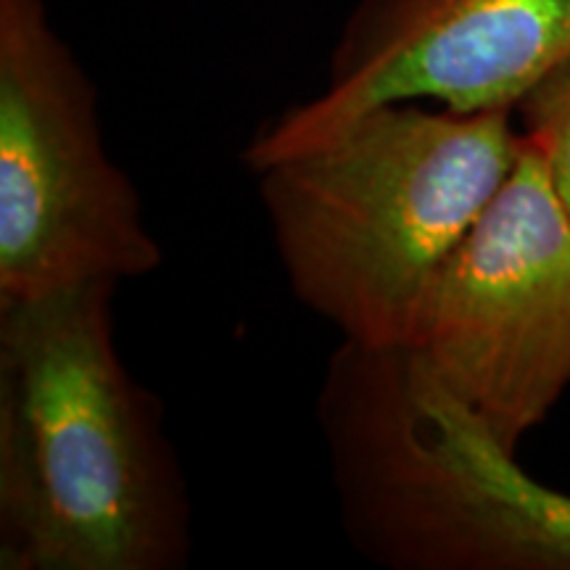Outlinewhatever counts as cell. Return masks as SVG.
I'll list each match as a JSON object with an SVG mask.
<instances>
[{
  "instance_id": "obj_1",
  "label": "cell",
  "mask_w": 570,
  "mask_h": 570,
  "mask_svg": "<svg viewBox=\"0 0 570 570\" xmlns=\"http://www.w3.org/2000/svg\"><path fill=\"white\" fill-rule=\"evenodd\" d=\"M114 283L0 306V568L177 570L190 502L159 402L114 341Z\"/></svg>"
},
{
  "instance_id": "obj_2",
  "label": "cell",
  "mask_w": 570,
  "mask_h": 570,
  "mask_svg": "<svg viewBox=\"0 0 570 570\" xmlns=\"http://www.w3.org/2000/svg\"><path fill=\"white\" fill-rule=\"evenodd\" d=\"M512 111L391 104L254 169L306 309L367 348L404 346L433 275L515 169Z\"/></svg>"
},
{
  "instance_id": "obj_3",
  "label": "cell",
  "mask_w": 570,
  "mask_h": 570,
  "mask_svg": "<svg viewBox=\"0 0 570 570\" xmlns=\"http://www.w3.org/2000/svg\"><path fill=\"white\" fill-rule=\"evenodd\" d=\"M98 96L42 0H0V306L161 267Z\"/></svg>"
},
{
  "instance_id": "obj_4",
  "label": "cell",
  "mask_w": 570,
  "mask_h": 570,
  "mask_svg": "<svg viewBox=\"0 0 570 570\" xmlns=\"http://www.w3.org/2000/svg\"><path fill=\"white\" fill-rule=\"evenodd\" d=\"M404 348L518 454L570 386V219L529 135L433 275Z\"/></svg>"
},
{
  "instance_id": "obj_5",
  "label": "cell",
  "mask_w": 570,
  "mask_h": 570,
  "mask_svg": "<svg viewBox=\"0 0 570 570\" xmlns=\"http://www.w3.org/2000/svg\"><path fill=\"white\" fill-rule=\"evenodd\" d=\"M570 67V0H360L333 48L327 85L265 127L244 164L315 148L391 104L518 111Z\"/></svg>"
},
{
  "instance_id": "obj_6",
  "label": "cell",
  "mask_w": 570,
  "mask_h": 570,
  "mask_svg": "<svg viewBox=\"0 0 570 570\" xmlns=\"http://www.w3.org/2000/svg\"><path fill=\"white\" fill-rule=\"evenodd\" d=\"M518 111L523 132L544 156L554 194L570 219V67L541 82Z\"/></svg>"
}]
</instances>
